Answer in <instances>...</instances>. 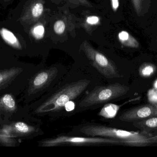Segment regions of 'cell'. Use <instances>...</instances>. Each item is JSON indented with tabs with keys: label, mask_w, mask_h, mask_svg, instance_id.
<instances>
[{
	"label": "cell",
	"mask_w": 157,
	"mask_h": 157,
	"mask_svg": "<svg viewBox=\"0 0 157 157\" xmlns=\"http://www.w3.org/2000/svg\"><path fill=\"white\" fill-rule=\"evenodd\" d=\"M119 109L120 107L118 105L113 103H108L102 107L98 114L101 117L105 119H113L117 115Z\"/></svg>",
	"instance_id": "obj_10"
},
{
	"label": "cell",
	"mask_w": 157,
	"mask_h": 157,
	"mask_svg": "<svg viewBox=\"0 0 157 157\" xmlns=\"http://www.w3.org/2000/svg\"><path fill=\"white\" fill-rule=\"evenodd\" d=\"M21 116L0 125V132L12 138L29 139L36 135L40 130L24 120H20Z\"/></svg>",
	"instance_id": "obj_7"
},
{
	"label": "cell",
	"mask_w": 157,
	"mask_h": 157,
	"mask_svg": "<svg viewBox=\"0 0 157 157\" xmlns=\"http://www.w3.org/2000/svg\"><path fill=\"white\" fill-rule=\"evenodd\" d=\"M154 72V68L150 65L146 66L142 70V74L145 76H150Z\"/></svg>",
	"instance_id": "obj_18"
},
{
	"label": "cell",
	"mask_w": 157,
	"mask_h": 157,
	"mask_svg": "<svg viewBox=\"0 0 157 157\" xmlns=\"http://www.w3.org/2000/svg\"><path fill=\"white\" fill-rule=\"evenodd\" d=\"M71 2L78 5L83 6L87 7H92L91 4L88 0H68Z\"/></svg>",
	"instance_id": "obj_17"
},
{
	"label": "cell",
	"mask_w": 157,
	"mask_h": 157,
	"mask_svg": "<svg viewBox=\"0 0 157 157\" xmlns=\"http://www.w3.org/2000/svg\"><path fill=\"white\" fill-rule=\"evenodd\" d=\"M118 37L121 42L124 41L128 39L130 37L129 33L125 31H122L119 33L118 35Z\"/></svg>",
	"instance_id": "obj_20"
},
{
	"label": "cell",
	"mask_w": 157,
	"mask_h": 157,
	"mask_svg": "<svg viewBox=\"0 0 157 157\" xmlns=\"http://www.w3.org/2000/svg\"><path fill=\"white\" fill-rule=\"evenodd\" d=\"M25 74V69L20 66L0 69V96L7 93L18 96L27 83Z\"/></svg>",
	"instance_id": "obj_4"
},
{
	"label": "cell",
	"mask_w": 157,
	"mask_h": 157,
	"mask_svg": "<svg viewBox=\"0 0 157 157\" xmlns=\"http://www.w3.org/2000/svg\"><path fill=\"white\" fill-rule=\"evenodd\" d=\"M147 126L150 128H155L157 127V118H152L147 120L146 122Z\"/></svg>",
	"instance_id": "obj_19"
},
{
	"label": "cell",
	"mask_w": 157,
	"mask_h": 157,
	"mask_svg": "<svg viewBox=\"0 0 157 157\" xmlns=\"http://www.w3.org/2000/svg\"><path fill=\"white\" fill-rule=\"evenodd\" d=\"M44 11V5L41 2L35 3L31 8V14L34 18H37L42 15Z\"/></svg>",
	"instance_id": "obj_13"
},
{
	"label": "cell",
	"mask_w": 157,
	"mask_h": 157,
	"mask_svg": "<svg viewBox=\"0 0 157 157\" xmlns=\"http://www.w3.org/2000/svg\"><path fill=\"white\" fill-rule=\"evenodd\" d=\"M90 81L81 80L64 85L36 108L37 114L52 113L60 110L65 104L75 100L87 88Z\"/></svg>",
	"instance_id": "obj_1"
},
{
	"label": "cell",
	"mask_w": 157,
	"mask_h": 157,
	"mask_svg": "<svg viewBox=\"0 0 157 157\" xmlns=\"http://www.w3.org/2000/svg\"><path fill=\"white\" fill-rule=\"evenodd\" d=\"M0 33L2 37L8 44L15 48H20V45L16 37L11 31L5 28L1 29Z\"/></svg>",
	"instance_id": "obj_11"
},
{
	"label": "cell",
	"mask_w": 157,
	"mask_h": 157,
	"mask_svg": "<svg viewBox=\"0 0 157 157\" xmlns=\"http://www.w3.org/2000/svg\"><path fill=\"white\" fill-rule=\"evenodd\" d=\"M113 10L116 12L119 6V0H111Z\"/></svg>",
	"instance_id": "obj_22"
},
{
	"label": "cell",
	"mask_w": 157,
	"mask_h": 157,
	"mask_svg": "<svg viewBox=\"0 0 157 157\" xmlns=\"http://www.w3.org/2000/svg\"><path fill=\"white\" fill-rule=\"evenodd\" d=\"M45 32V29L42 25H38L34 27L33 30V34L35 38L37 39H40L43 37Z\"/></svg>",
	"instance_id": "obj_15"
},
{
	"label": "cell",
	"mask_w": 157,
	"mask_h": 157,
	"mask_svg": "<svg viewBox=\"0 0 157 157\" xmlns=\"http://www.w3.org/2000/svg\"><path fill=\"white\" fill-rule=\"evenodd\" d=\"M154 110L148 107L140 108L138 110H132L124 113L120 117V120L122 121H130L132 120L147 118L153 113Z\"/></svg>",
	"instance_id": "obj_9"
},
{
	"label": "cell",
	"mask_w": 157,
	"mask_h": 157,
	"mask_svg": "<svg viewBox=\"0 0 157 157\" xmlns=\"http://www.w3.org/2000/svg\"><path fill=\"white\" fill-rule=\"evenodd\" d=\"M15 96L7 93L0 96V125L15 119L22 114V108L16 100Z\"/></svg>",
	"instance_id": "obj_8"
},
{
	"label": "cell",
	"mask_w": 157,
	"mask_h": 157,
	"mask_svg": "<svg viewBox=\"0 0 157 157\" xmlns=\"http://www.w3.org/2000/svg\"><path fill=\"white\" fill-rule=\"evenodd\" d=\"M66 25L65 21L61 19L57 20L53 26L54 32L58 35H62L66 30Z\"/></svg>",
	"instance_id": "obj_14"
},
{
	"label": "cell",
	"mask_w": 157,
	"mask_h": 157,
	"mask_svg": "<svg viewBox=\"0 0 157 157\" xmlns=\"http://www.w3.org/2000/svg\"><path fill=\"white\" fill-rule=\"evenodd\" d=\"M81 49L91 65L102 76L107 78L119 77V73L114 64L103 53L94 49L87 41L82 43Z\"/></svg>",
	"instance_id": "obj_5"
},
{
	"label": "cell",
	"mask_w": 157,
	"mask_h": 157,
	"mask_svg": "<svg viewBox=\"0 0 157 157\" xmlns=\"http://www.w3.org/2000/svg\"><path fill=\"white\" fill-rule=\"evenodd\" d=\"M100 22V18L97 16H90L88 17L86 19V23L90 26L98 25Z\"/></svg>",
	"instance_id": "obj_16"
},
{
	"label": "cell",
	"mask_w": 157,
	"mask_h": 157,
	"mask_svg": "<svg viewBox=\"0 0 157 157\" xmlns=\"http://www.w3.org/2000/svg\"></svg>",
	"instance_id": "obj_23"
},
{
	"label": "cell",
	"mask_w": 157,
	"mask_h": 157,
	"mask_svg": "<svg viewBox=\"0 0 157 157\" xmlns=\"http://www.w3.org/2000/svg\"><path fill=\"white\" fill-rule=\"evenodd\" d=\"M128 89L119 83L96 87L80 101L79 107L89 108L107 103L125 95Z\"/></svg>",
	"instance_id": "obj_3"
},
{
	"label": "cell",
	"mask_w": 157,
	"mask_h": 157,
	"mask_svg": "<svg viewBox=\"0 0 157 157\" xmlns=\"http://www.w3.org/2000/svg\"><path fill=\"white\" fill-rule=\"evenodd\" d=\"M18 141L0 132V145L5 147H15L19 145Z\"/></svg>",
	"instance_id": "obj_12"
},
{
	"label": "cell",
	"mask_w": 157,
	"mask_h": 157,
	"mask_svg": "<svg viewBox=\"0 0 157 157\" xmlns=\"http://www.w3.org/2000/svg\"><path fill=\"white\" fill-rule=\"evenodd\" d=\"M58 73L56 67L41 70L35 74L26 84L24 94L25 102H26L31 96L37 95L48 87L55 79Z\"/></svg>",
	"instance_id": "obj_6"
},
{
	"label": "cell",
	"mask_w": 157,
	"mask_h": 157,
	"mask_svg": "<svg viewBox=\"0 0 157 157\" xmlns=\"http://www.w3.org/2000/svg\"><path fill=\"white\" fill-rule=\"evenodd\" d=\"M64 108L67 112H71L75 108V103L71 100L67 102L64 106Z\"/></svg>",
	"instance_id": "obj_21"
},
{
	"label": "cell",
	"mask_w": 157,
	"mask_h": 157,
	"mask_svg": "<svg viewBox=\"0 0 157 157\" xmlns=\"http://www.w3.org/2000/svg\"><path fill=\"white\" fill-rule=\"evenodd\" d=\"M122 141L116 139L102 137H80V136L58 135L56 137L44 139L39 142L42 147L69 146H90L120 144Z\"/></svg>",
	"instance_id": "obj_2"
}]
</instances>
